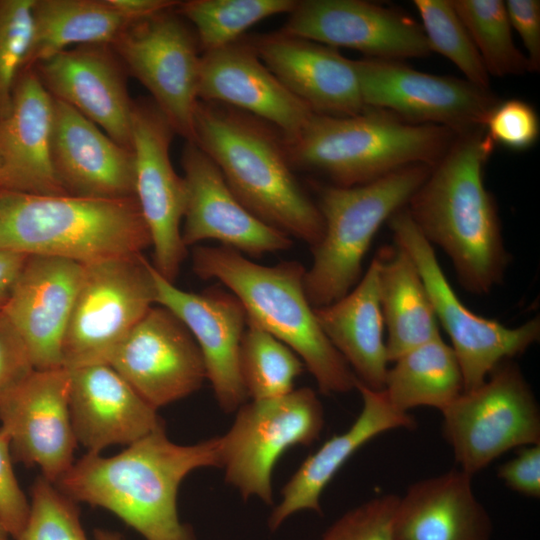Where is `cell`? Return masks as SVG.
Segmentation results:
<instances>
[{"instance_id":"21","label":"cell","mask_w":540,"mask_h":540,"mask_svg":"<svg viewBox=\"0 0 540 540\" xmlns=\"http://www.w3.org/2000/svg\"><path fill=\"white\" fill-rule=\"evenodd\" d=\"M198 99L248 113L294 140L314 112L266 67L251 41L202 52Z\"/></svg>"},{"instance_id":"22","label":"cell","mask_w":540,"mask_h":540,"mask_svg":"<svg viewBox=\"0 0 540 540\" xmlns=\"http://www.w3.org/2000/svg\"><path fill=\"white\" fill-rule=\"evenodd\" d=\"M124 66L110 45L64 50L33 69L50 95L96 124L120 145L131 148L133 100Z\"/></svg>"},{"instance_id":"6","label":"cell","mask_w":540,"mask_h":540,"mask_svg":"<svg viewBox=\"0 0 540 540\" xmlns=\"http://www.w3.org/2000/svg\"><path fill=\"white\" fill-rule=\"evenodd\" d=\"M456 135L443 126L414 124L387 111L366 108L349 116L314 113L294 140L284 142L293 168L350 187L409 165L433 166Z\"/></svg>"},{"instance_id":"38","label":"cell","mask_w":540,"mask_h":540,"mask_svg":"<svg viewBox=\"0 0 540 540\" xmlns=\"http://www.w3.org/2000/svg\"><path fill=\"white\" fill-rule=\"evenodd\" d=\"M34 0H0V119L10 108L15 82L29 51Z\"/></svg>"},{"instance_id":"16","label":"cell","mask_w":540,"mask_h":540,"mask_svg":"<svg viewBox=\"0 0 540 540\" xmlns=\"http://www.w3.org/2000/svg\"><path fill=\"white\" fill-rule=\"evenodd\" d=\"M66 368L34 370L0 403V429L14 461L38 466L56 483L73 465L77 440L69 407Z\"/></svg>"},{"instance_id":"39","label":"cell","mask_w":540,"mask_h":540,"mask_svg":"<svg viewBox=\"0 0 540 540\" xmlns=\"http://www.w3.org/2000/svg\"><path fill=\"white\" fill-rule=\"evenodd\" d=\"M398 495L374 497L346 511L319 540H395L392 530Z\"/></svg>"},{"instance_id":"12","label":"cell","mask_w":540,"mask_h":540,"mask_svg":"<svg viewBox=\"0 0 540 540\" xmlns=\"http://www.w3.org/2000/svg\"><path fill=\"white\" fill-rule=\"evenodd\" d=\"M175 8L129 23L111 47L175 133L193 142L201 54L195 32Z\"/></svg>"},{"instance_id":"11","label":"cell","mask_w":540,"mask_h":540,"mask_svg":"<svg viewBox=\"0 0 540 540\" xmlns=\"http://www.w3.org/2000/svg\"><path fill=\"white\" fill-rule=\"evenodd\" d=\"M62 348L66 369L109 361L156 304L152 264L142 254L83 264Z\"/></svg>"},{"instance_id":"30","label":"cell","mask_w":540,"mask_h":540,"mask_svg":"<svg viewBox=\"0 0 540 540\" xmlns=\"http://www.w3.org/2000/svg\"><path fill=\"white\" fill-rule=\"evenodd\" d=\"M379 259V298L388 362L439 336L440 327L423 280L410 256L394 243Z\"/></svg>"},{"instance_id":"24","label":"cell","mask_w":540,"mask_h":540,"mask_svg":"<svg viewBox=\"0 0 540 540\" xmlns=\"http://www.w3.org/2000/svg\"><path fill=\"white\" fill-rule=\"evenodd\" d=\"M250 41L266 67L314 113L349 116L366 109L354 60L336 48L281 31Z\"/></svg>"},{"instance_id":"33","label":"cell","mask_w":540,"mask_h":540,"mask_svg":"<svg viewBox=\"0 0 540 540\" xmlns=\"http://www.w3.org/2000/svg\"><path fill=\"white\" fill-rule=\"evenodd\" d=\"M238 363L244 389L252 400L290 393L306 369L293 350L249 319L240 342Z\"/></svg>"},{"instance_id":"48","label":"cell","mask_w":540,"mask_h":540,"mask_svg":"<svg viewBox=\"0 0 540 540\" xmlns=\"http://www.w3.org/2000/svg\"><path fill=\"white\" fill-rule=\"evenodd\" d=\"M10 535L0 523V540H10Z\"/></svg>"},{"instance_id":"13","label":"cell","mask_w":540,"mask_h":540,"mask_svg":"<svg viewBox=\"0 0 540 540\" xmlns=\"http://www.w3.org/2000/svg\"><path fill=\"white\" fill-rule=\"evenodd\" d=\"M175 131L152 100H133L131 148L134 196L148 229L155 270L174 283L186 258L181 223L187 202L183 176L174 170L170 145Z\"/></svg>"},{"instance_id":"17","label":"cell","mask_w":540,"mask_h":540,"mask_svg":"<svg viewBox=\"0 0 540 540\" xmlns=\"http://www.w3.org/2000/svg\"><path fill=\"white\" fill-rule=\"evenodd\" d=\"M281 32L368 58L400 60L431 53L422 26L407 14L363 0L297 1Z\"/></svg>"},{"instance_id":"14","label":"cell","mask_w":540,"mask_h":540,"mask_svg":"<svg viewBox=\"0 0 540 540\" xmlns=\"http://www.w3.org/2000/svg\"><path fill=\"white\" fill-rule=\"evenodd\" d=\"M366 108L414 124L446 127L456 134L484 127L500 99L465 78L421 72L400 60H354Z\"/></svg>"},{"instance_id":"46","label":"cell","mask_w":540,"mask_h":540,"mask_svg":"<svg viewBox=\"0 0 540 540\" xmlns=\"http://www.w3.org/2000/svg\"><path fill=\"white\" fill-rule=\"evenodd\" d=\"M27 255L0 251V310L6 303Z\"/></svg>"},{"instance_id":"25","label":"cell","mask_w":540,"mask_h":540,"mask_svg":"<svg viewBox=\"0 0 540 540\" xmlns=\"http://www.w3.org/2000/svg\"><path fill=\"white\" fill-rule=\"evenodd\" d=\"M53 117V97L33 68L22 70L0 119V189L67 195L51 158Z\"/></svg>"},{"instance_id":"9","label":"cell","mask_w":540,"mask_h":540,"mask_svg":"<svg viewBox=\"0 0 540 540\" xmlns=\"http://www.w3.org/2000/svg\"><path fill=\"white\" fill-rule=\"evenodd\" d=\"M324 409L317 393L294 389L271 399L245 402L229 430L220 436V468L224 480L244 501H274L272 474L280 457L295 446H309L324 427Z\"/></svg>"},{"instance_id":"43","label":"cell","mask_w":540,"mask_h":540,"mask_svg":"<svg viewBox=\"0 0 540 540\" xmlns=\"http://www.w3.org/2000/svg\"><path fill=\"white\" fill-rule=\"evenodd\" d=\"M498 478L512 491L526 497H540V444L523 446L501 464Z\"/></svg>"},{"instance_id":"23","label":"cell","mask_w":540,"mask_h":540,"mask_svg":"<svg viewBox=\"0 0 540 540\" xmlns=\"http://www.w3.org/2000/svg\"><path fill=\"white\" fill-rule=\"evenodd\" d=\"M54 99V98H53ZM51 158L69 196H134V155L70 105L54 99Z\"/></svg>"},{"instance_id":"8","label":"cell","mask_w":540,"mask_h":540,"mask_svg":"<svg viewBox=\"0 0 540 540\" xmlns=\"http://www.w3.org/2000/svg\"><path fill=\"white\" fill-rule=\"evenodd\" d=\"M441 413L443 437L459 469L472 476L509 450L540 444L539 407L512 359L496 366L478 387L463 391Z\"/></svg>"},{"instance_id":"26","label":"cell","mask_w":540,"mask_h":540,"mask_svg":"<svg viewBox=\"0 0 540 540\" xmlns=\"http://www.w3.org/2000/svg\"><path fill=\"white\" fill-rule=\"evenodd\" d=\"M67 370L72 426L87 453H100L115 444L128 446L164 428L157 409L109 364Z\"/></svg>"},{"instance_id":"47","label":"cell","mask_w":540,"mask_h":540,"mask_svg":"<svg viewBox=\"0 0 540 540\" xmlns=\"http://www.w3.org/2000/svg\"><path fill=\"white\" fill-rule=\"evenodd\" d=\"M95 540H125V538L118 532H113L103 529L94 530Z\"/></svg>"},{"instance_id":"19","label":"cell","mask_w":540,"mask_h":540,"mask_svg":"<svg viewBox=\"0 0 540 540\" xmlns=\"http://www.w3.org/2000/svg\"><path fill=\"white\" fill-rule=\"evenodd\" d=\"M181 164L187 188L181 229L186 247L216 240L243 255L260 257L292 246L288 235L262 222L240 203L217 165L194 142L186 141Z\"/></svg>"},{"instance_id":"36","label":"cell","mask_w":540,"mask_h":540,"mask_svg":"<svg viewBox=\"0 0 540 540\" xmlns=\"http://www.w3.org/2000/svg\"><path fill=\"white\" fill-rule=\"evenodd\" d=\"M431 52L449 59L472 84L490 89V75L452 0H414Z\"/></svg>"},{"instance_id":"18","label":"cell","mask_w":540,"mask_h":540,"mask_svg":"<svg viewBox=\"0 0 540 540\" xmlns=\"http://www.w3.org/2000/svg\"><path fill=\"white\" fill-rule=\"evenodd\" d=\"M155 302L175 314L195 339L203 356L206 377L218 406L233 413L248 396L239 372V348L247 315L230 291L218 287L201 293L179 289L152 265Z\"/></svg>"},{"instance_id":"28","label":"cell","mask_w":540,"mask_h":540,"mask_svg":"<svg viewBox=\"0 0 540 540\" xmlns=\"http://www.w3.org/2000/svg\"><path fill=\"white\" fill-rule=\"evenodd\" d=\"M461 469L421 479L398 496L395 540H491L493 523Z\"/></svg>"},{"instance_id":"2","label":"cell","mask_w":540,"mask_h":540,"mask_svg":"<svg viewBox=\"0 0 540 540\" xmlns=\"http://www.w3.org/2000/svg\"><path fill=\"white\" fill-rule=\"evenodd\" d=\"M220 465V436L181 445L162 428L114 456L87 453L55 485L76 502L110 511L145 540H197L179 518L178 489L194 470Z\"/></svg>"},{"instance_id":"4","label":"cell","mask_w":540,"mask_h":540,"mask_svg":"<svg viewBox=\"0 0 540 540\" xmlns=\"http://www.w3.org/2000/svg\"><path fill=\"white\" fill-rule=\"evenodd\" d=\"M192 268L203 280L216 279L242 303L247 319L293 350L325 395L355 389L356 376L322 331L298 261L273 266L249 260L225 246H195Z\"/></svg>"},{"instance_id":"29","label":"cell","mask_w":540,"mask_h":540,"mask_svg":"<svg viewBox=\"0 0 540 540\" xmlns=\"http://www.w3.org/2000/svg\"><path fill=\"white\" fill-rule=\"evenodd\" d=\"M316 319L357 380L383 390L388 359L379 298V259L375 255L359 282L341 299L314 308Z\"/></svg>"},{"instance_id":"34","label":"cell","mask_w":540,"mask_h":540,"mask_svg":"<svg viewBox=\"0 0 540 540\" xmlns=\"http://www.w3.org/2000/svg\"><path fill=\"white\" fill-rule=\"evenodd\" d=\"M296 0H189L175 10L191 22L203 52L240 39L254 24L273 15L290 13Z\"/></svg>"},{"instance_id":"5","label":"cell","mask_w":540,"mask_h":540,"mask_svg":"<svg viewBox=\"0 0 540 540\" xmlns=\"http://www.w3.org/2000/svg\"><path fill=\"white\" fill-rule=\"evenodd\" d=\"M149 246L135 197L94 199L0 189V251L86 264L139 255Z\"/></svg>"},{"instance_id":"44","label":"cell","mask_w":540,"mask_h":540,"mask_svg":"<svg viewBox=\"0 0 540 540\" xmlns=\"http://www.w3.org/2000/svg\"><path fill=\"white\" fill-rule=\"evenodd\" d=\"M511 27L519 34L526 49L531 72L540 68V1H504Z\"/></svg>"},{"instance_id":"1","label":"cell","mask_w":540,"mask_h":540,"mask_svg":"<svg viewBox=\"0 0 540 540\" xmlns=\"http://www.w3.org/2000/svg\"><path fill=\"white\" fill-rule=\"evenodd\" d=\"M494 148L484 127L457 134L406 205L422 235L450 258L461 286L476 295L502 283L510 259L484 183Z\"/></svg>"},{"instance_id":"32","label":"cell","mask_w":540,"mask_h":540,"mask_svg":"<svg viewBox=\"0 0 540 540\" xmlns=\"http://www.w3.org/2000/svg\"><path fill=\"white\" fill-rule=\"evenodd\" d=\"M383 391L402 412L421 406L444 410L464 391L451 345L439 336L400 356L387 370Z\"/></svg>"},{"instance_id":"31","label":"cell","mask_w":540,"mask_h":540,"mask_svg":"<svg viewBox=\"0 0 540 540\" xmlns=\"http://www.w3.org/2000/svg\"><path fill=\"white\" fill-rule=\"evenodd\" d=\"M32 16V38L22 70L71 46H111L130 23L106 0H34Z\"/></svg>"},{"instance_id":"42","label":"cell","mask_w":540,"mask_h":540,"mask_svg":"<svg viewBox=\"0 0 540 540\" xmlns=\"http://www.w3.org/2000/svg\"><path fill=\"white\" fill-rule=\"evenodd\" d=\"M34 370L22 338L0 311V403Z\"/></svg>"},{"instance_id":"15","label":"cell","mask_w":540,"mask_h":540,"mask_svg":"<svg viewBox=\"0 0 540 540\" xmlns=\"http://www.w3.org/2000/svg\"><path fill=\"white\" fill-rule=\"evenodd\" d=\"M109 365L157 410L193 394L207 379L192 334L161 305L148 310L118 346Z\"/></svg>"},{"instance_id":"27","label":"cell","mask_w":540,"mask_h":540,"mask_svg":"<svg viewBox=\"0 0 540 540\" xmlns=\"http://www.w3.org/2000/svg\"><path fill=\"white\" fill-rule=\"evenodd\" d=\"M362 409L342 433L326 440L309 455L283 486L281 500L273 508L267 525L274 532L293 514L310 510L321 514V496L344 464L365 444L390 430L413 429L415 419L395 408L383 390L371 389L356 380Z\"/></svg>"},{"instance_id":"45","label":"cell","mask_w":540,"mask_h":540,"mask_svg":"<svg viewBox=\"0 0 540 540\" xmlns=\"http://www.w3.org/2000/svg\"><path fill=\"white\" fill-rule=\"evenodd\" d=\"M107 3L130 23L176 7L174 0H106Z\"/></svg>"},{"instance_id":"3","label":"cell","mask_w":540,"mask_h":540,"mask_svg":"<svg viewBox=\"0 0 540 540\" xmlns=\"http://www.w3.org/2000/svg\"><path fill=\"white\" fill-rule=\"evenodd\" d=\"M240 203L267 225L311 248L324 233L320 210L293 173L281 133L235 108L199 101L194 141Z\"/></svg>"},{"instance_id":"41","label":"cell","mask_w":540,"mask_h":540,"mask_svg":"<svg viewBox=\"0 0 540 540\" xmlns=\"http://www.w3.org/2000/svg\"><path fill=\"white\" fill-rule=\"evenodd\" d=\"M30 503L13 469V457L7 435L0 429V523L17 540L28 520Z\"/></svg>"},{"instance_id":"10","label":"cell","mask_w":540,"mask_h":540,"mask_svg":"<svg viewBox=\"0 0 540 540\" xmlns=\"http://www.w3.org/2000/svg\"><path fill=\"white\" fill-rule=\"evenodd\" d=\"M387 223L394 243L414 262L438 323L450 338L462 371L464 391L478 387L496 366L523 354L539 341V317L510 328L473 313L462 303L447 280L433 246L418 230L406 206L396 211Z\"/></svg>"},{"instance_id":"7","label":"cell","mask_w":540,"mask_h":540,"mask_svg":"<svg viewBox=\"0 0 540 540\" xmlns=\"http://www.w3.org/2000/svg\"><path fill=\"white\" fill-rule=\"evenodd\" d=\"M431 167L409 165L362 185L317 186L324 233L311 248L313 262L304 277L313 308L336 302L359 282L363 259L377 231L408 204Z\"/></svg>"},{"instance_id":"37","label":"cell","mask_w":540,"mask_h":540,"mask_svg":"<svg viewBox=\"0 0 540 540\" xmlns=\"http://www.w3.org/2000/svg\"><path fill=\"white\" fill-rule=\"evenodd\" d=\"M77 503L54 483L38 477L31 490L28 520L17 540H88Z\"/></svg>"},{"instance_id":"35","label":"cell","mask_w":540,"mask_h":540,"mask_svg":"<svg viewBox=\"0 0 540 540\" xmlns=\"http://www.w3.org/2000/svg\"><path fill=\"white\" fill-rule=\"evenodd\" d=\"M452 2L490 76H519L531 72L526 55L513 41L504 1Z\"/></svg>"},{"instance_id":"20","label":"cell","mask_w":540,"mask_h":540,"mask_svg":"<svg viewBox=\"0 0 540 540\" xmlns=\"http://www.w3.org/2000/svg\"><path fill=\"white\" fill-rule=\"evenodd\" d=\"M83 268L71 259L27 256L0 310L22 338L35 370L64 368L63 341Z\"/></svg>"},{"instance_id":"40","label":"cell","mask_w":540,"mask_h":540,"mask_svg":"<svg viewBox=\"0 0 540 540\" xmlns=\"http://www.w3.org/2000/svg\"><path fill=\"white\" fill-rule=\"evenodd\" d=\"M484 131L494 145L514 151L527 150L539 138V117L534 107L524 100H500L488 114Z\"/></svg>"}]
</instances>
